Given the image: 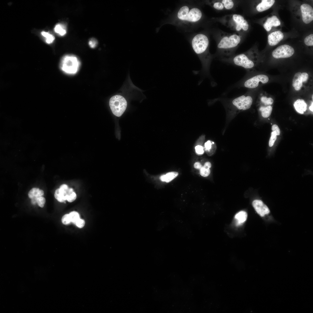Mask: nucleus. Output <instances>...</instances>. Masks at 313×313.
Listing matches in <instances>:
<instances>
[{
  "label": "nucleus",
  "mask_w": 313,
  "mask_h": 313,
  "mask_svg": "<svg viewBox=\"0 0 313 313\" xmlns=\"http://www.w3.org/2000/svg\"><path fill=\"white\" fill-rule=\"evenodd\" d=\"M252 205L256 212L261 217H264L270 213L267 206L261 200H254Z\"/></svg>",
  "instance_id": "nucleus-13"
},
{
  "label": "nucleus",
  "mask_w": 313,
  "mask_h": 313,
  "mask_svg": "<svg viewBox=\"0 0 313 313\" xmlns=\"http://www.w3.org/2000/svg\"><path fill=\"white\" fill-rule=\"evenodd\" d=\"M211 3L214 8L219 10H230L235 6L234 3L231 0H214Z\"/></svg>",
  "instance_id": "nucleus-11"
},
{
  "label": "nucleus",
  "mask_w": 313,
  "mask_h": 313,
  "mask_svg": "<svg viewBox=\"0 0 313 313\" xmlns=\"http://www.w3.org/2000/svg\"><path fill=\"white\" fill-rule=\"evenodd\" d=\"M54 30L55 32L61 36L64 35L66 33V30L64 26L61 23H58L56 25Z\"/></svg>",
  "instance_id": "nucleus-24"
},
{
  "label": "nucleus",
  "mask_w": 313,
  "mask_h": 313,
  "mask_svg": "<svg viewBox=\"0 0 313 313\" xmlns=\"http://www.w3.org/2000/svg\"><path fill=\"white\" fill-rule=\"evenodd\" d=\"M178 175V173L177 172H170L165 175L161 176L160 179L162 181L169 183L176 177Z\"/></svg>",
  "instance_id": "nucleus-21"
},
{
  "label": "nucleus",
  "mask_w": 313,
  "mask_h": 313,
  "mask_svg": "<svg viewBox=\"0 0 313 313\" xmlns=\"http://www.w3.org/2000/svg\"><path fill=\"white\" fill-rule=\"evenodd\" d=\"M242 40L241 34L220 32L217 40V52L215 56L221 60L234 56Z\"/></svg>",
  "instance_id": "nucleus-1"
},
{
  "label": "nucleus",
  "mask_w": 313,
  "mask_h": 313,
  "mask_svg": "<svg viewBox=\"0 0 313 313\" xmlns=\"http://www.w3.org/2000/svg\"><path fill=\"white\" fill-rule=\"evenodd\" d=\"M44 194L43 191L37 188H33L28 193L29 197L32 199L33 197L37 198L42 196Z\"/></svg>",
  "instance_id": "nucleus-22"
},
{
  "label": "nucleus",
  "mask_w": 313,
  "mask_h": 313,
  "mask_svg": "<svg viewBox=\"0 0 313 313\" xmlns=\"http://www.w3.org/2000/svg\"><path fill=\"white\" fill-rule=\"evenodd\" d=\"M268 81L269 78L267 76L259 74L242 79L236 86L238 87L253 89L257 88L262 84L267 83Z\"/></svg>",
  "instance_id": "nucleus-6"
},
{
  "label": "nucleus",
  "mask_w": 313,
  "mask_h": 313,
  "mask_svg": "<svg viewBox=\"0 0 313 313\" xmlns=\"http://www.w3.org/2000/svg\"><path fill=\"white\" fill-rule=\"evenodd\" d=\"M75 224L79 228H83L85 224L84 220L79 219L76 222Z\"/></svg>",
  "instance_id": "nucleus-37"
},
{
  "label": "nucleus",
  "mask_w": 313,
  "mask_h": 313,
  "mask_svg": "<svg viewBox=\"0 0 313 313\" xmlns=\"http://www.w3.org/2000/svg\"><path fill=\"white\" fill-rule=\"evenodd\" d=\"M230 29L239 33L246 32L249 28L247 21L242 15L231 14L217 18L215 20Z\"/></svg>",
  "instance_id": "nucleus-3"
},
{
  "label": "nucleus",
  "mask_w": 313,
  "mask_h": 313,
  "mask_svg": "<svg viewBox=\"0 0 313 313\" xmlns=\"http://www.w3.org/2000/svg\"><path fill=\"white\" fill-rule=\"evenodd\" d=\"M280 24V21L278 17L275 15H273L267 19L263 24V26L267 31L269 32L272 27L278 26Z\"/></svg>",
  "instance_id": "nucleus-16"
},
{
  "label": "nucleus",
  "mask_w": 313,
  "mask_h": 313,
  "mask_svg": "<svg viewBox=\"0 0 313 313\" xmlns=\"http://www.w3.org/2000/svg\"><path fill=\"white\" fill-rule=\"evenodd\" d=\"M35 200L36 202L38 205L41 207L43 208L45 205L46 200L45 198L42 196L39 197L37 198L33 197Z\"/></svg>",
  "instance_id": "nucleus-31"
},
{
  "label": "nucleus",
  "mask_w": 313,
  "mask_h": 313,
  "mask_svg": "<svg viewBox=\"0 0 313 313\" xmlns=\"http://www.w3.org/2000/svg\"><path fill=\"white\" fill-rule=\"evenodd\" d=\"M250 94L246 93L232 99L231 104L234 109L239 111L249 109L252 103L253 99Z\"/></svg>",
  "instance_id": "nucleus-8"
},
{
  "label": "nucleus",
  "mask_w": 313,
  "mask_h": 313,
  "mask_svg": "<svg viewBox=\"0 0 313 313\" xmlns=\"http://www.w3.org/2000/svg\"><path fill=\"white\" fill-rule=\"evenodd\" d=\"M296 111L301 114H303L307 109V104L305 101L302 99H298L294 104Z\"/></svg>",
  "instance_id": "nucleus-19"
},
{
  "label": "nucleus",
  "mask_w": 313,
  "mask_h": 313,
  "mask_svg": "<svg viewBox=\"0 0 313 313\" xmlns=\"http://www.w3.org/2000/svg\"><path fill=\"white\" fill-rule=\"evenodd\" d=\"M209 43L208 36L203 33H199L195 35L191 42L193 50L199 57L202 63L201 73L207 77L210 76V65L214 57L209 52Z\"/></svg>",
  "instance_id": "nucleus-2"
},
{
  "label": "nucleus",
  "mask_w": 313,
  "mask_h": 313,
  "mask_svg": "<svg viewBox=\"0 0 313 313\" xmlns=\"http://www.w3.org/2000/svg\"><path fill=\"white\" fill-rule=\"evenodd\" d=\"M275 2L274 0H262L256 6V9L259 12H263L270 8Z\"/></svg>",
  "instance_id": "nucleus-17"
},
{
  "label": "nucleus",
  "mask_w": 313,
  "mask_h": 313,
  "mask_svg": "<svg viewBox=\"0 0 313 313\" xmlns=\"http://www.w3.org/2000/svg\"><path fill=\"white\" fill-rule=\"evenodd\" d=\"M214 143V142H212L210 141H208L205 142L204 144V146L206 151H209L211 149L212 145Z\"/></svg>",
  "instance_id": "nucleus-35"
},
{
  "label": "nucleus",
  "mask_w": 313,
  "mask_h": 313,
  "mask_svg": "<svg viewBox=\"0 0 313 313\" xmlns=\"http://www.w3.org/2000/svg\"><path fill=\"white\" fill-rule=\"evenodd\" d=\"M210 173V168H206L203 166H202L200 169V173L201 175L203 177L208 176Z\"/></svg>",
  "instance_id": "nucleus-29"
},
{
  "label": "nucleus",
  "mask_w": 313,
  "mask_h": 313,
  "mask_svg": "<svg viewBox=\"0 0 313 313\" xmlns=\"http://www.w3.org/2000/svg\"><path fill=\"white\" fill-rule=\"evenodd\" d=\"M76 197L77 195L72 188H69L66 197V200L69 202H72L76 199Z\"/></svg>",
  "instance_id": "nucleus-26"
},
{
  "label": "nucleus",
  "mask_w": 313,
  "mask_h": 313,
  "mask_svg": "<svg viewBox=\"0 0 313 313\" xmlns=\"http://www.w3.org/2000/svg\"><path fill=\"white\" fill-rule=\"evenodd\" d=\"M302 19L303 21L306 24H308L313 20V9L308 4L304 3L300 7Z\"/></svg>",
  "instance_id": "nucleus-12"
},
{
  "label": "nucleus",
  "mask_w": 313,
  "mask_h": 313,
  "mask_svg": "<svg viewBox=\"0 0 313 313\" xmlns=\"http://www.w3.org/2000/svg\"><path fill=\"white\" fill-rule=\"evenodd\" d=\"M272 130L273 132H275L277 135H279L280 134V131L278 126L276 125H274L272 126Z\"/></svg>",
  "instance_id": "nucleus-39"
},
{
  "label": "nucleus",
  "mask_w": 313,
  "mask_h": 313,
  "mask_svg": "<svg viewBox=\"0 0 313 313\" xmlns=\"http://www.w3.org/2000/svg\"><path fill=\"white\" fill-rule=\"evenodd\" d=\"M309 77L308 74L306 72L301 73V79L303 83L306 82L308 80Z\"/></svg>",
  "instance_id": "nucleus-38"
},
{
  "label": "nucleus",
  "mask_w": 313,
  "mask_h": 313,
  "mask_svg": "<svg viewBox=\"0 0 313 313\" xmlns=\"http://www.w3.org/2000/svg\"><path fill=\"white\" fill-rule=\"evenodd\" d=\"M41 34L42 36L46 38V41L48 44L52 43L55 39L54 36L48 32L43 31Z\"/></svg>",
  "instance_id": "nucleus-25"
},
{
  "label": "nucleus",
  "mask_w": 313,
  "mask_h": 313,
  "mask_svg": "<svg viewBox=\"0 0 313 313\" xmlns=\"http://www.w3.org/2000/svg\"><path fill=\"white\" fill-rule=\"evenodd\" d=\"M196 152L199 154H202L204 153L203 147L201 145H198L195 147Z\"/></svg>",
  "instance_id": "nucleus-36"
},
{
  "label": "nucleus",
  "mask_w": 313,
  "mask_h": 313,
  "mask_svg": "<svg viewBox=\"0 0 313 313\" xmlns=\"http://www.w3.org/2000/svg\"><path fill=\"white\" fill-rule=\"evenodd\" d=\"M69 189L67 185L65 184L61 185L60 188L55 191L54 196L55 199L59 202H65L66 200Z\"/></svg>",
  "instance_id": "nucleus-14"
},
{
  "label": "nucleus",
  "mask_w": 313,
  "mask_h": 313,
  "mask_svg": "<svg viewBox=\"0 0 313 313\" xmlns=\"http://www.w3.org/2000/svg\"><path fill=\"white\" fill-rule=\"evenodd\" d=\"M272 110V107L270 105L266 107L261 106L259 109L262 116L264 118H267L271 115Z\"/></svg>",
  "instance_id": "nucleus-23"
},
{
  "label": "nucleus",
  "mask_w": 313,
  "mask_h": 313,
  "mask_svg": "<svg viewBox=\"0 0 313 313\" xmlns=\"http://www.w3.org/2000/svg\"><path fill=\"white\" fill-rule=\"evenodd\" d=\"M81 63L78 58L73 55H66L62 58L60 67L64 73L69 74H74L79 70Z\"/></svg>",
  "instance_id": "nucleus-5"
},
{
  "label": "nucleus",
  "mask_w": 313,
  "mask_h": 313,
  "mask_svg": "<svg viewBox=\"0 0 313 313\" xmlns=\"http://www.w3.org/2000/svg\"><path fill=\"white\" fill-rule=\"evenodd\" d=\"M176 225V232L179 235L190 238L193 236L191 226L188 221H183Z\"/></svg>",
  "instance_id": "nucleus-10"
},
{
  "label": "nucleus",
  "mask_w": 313,
  "mask_h": 313,
  "mask_svg": "<svg viewBox=\"0 0 313 313\" xmlns=\"http://www.w3.org/2000/svg\"><path fill=\"white\" fill-rule=\"evenodd\" d=\"M90 46L92 48H95L98 44V42L97 40L94 38L91 39L88 42Z\"/></svg>",
  "instance_id": "nucleus-34"
},
{
  "label": "nucleus",
  "mask_w": 313,
  "mask_h": 313,
  "mask_svg": "<svg viewBox=\"0 0 313 313\" xmlns=\"http://www.w3.org/2000/svg\"><path fill=\"white\" fill-rule=\"evenodd\" d=\"M301 76V73L298 72L295 74L293 79L292 85L296 91L300 90L303 85Z\"/></svg>",
  "instance_id": "nucleus-18"
},
{
  "label": "nucleus",
  "mask_w": 313,
  "mask_h": 313,
  "mask_svg": "<svg viewBox=\"0 0 313 313\" xmlns=\"http://www.w3.org/2000/svg\"><path fill=\"white\" fill-rule=\"evenodd\" d=\"M293 48L288 45H283L279 46L272 52V56L276 59L289 57L294 53Z\"/></svg>",
  "instance_id": "nucleus-9"
},
{
  "label": "nucleus",
  "mask_w": 313,
  "mask_h": 313,
  "mask_svg": "<svg viewBox=\"0 0 313 313\" xmlns=\"http://www.w3.org/2000/svg\"><path fill=\"white\" fill-rule=\"evenodd\" d=\"M203 166L206 168H210L211 167V164L210 162H207L205 163Z\"/></svg>",
  "instance_id": "nucleus-41"
},
{
  "label": "nucleus",
  "mask_w": 313,
  "mask_h": 313,
  "mask_svg": "<svg viewBox=\"0 0 313 313\" xmlns=\"http://www.w3.org/2000/svg\"><path fill=\"white\" fill-rule=\"evenodd\" d=\"M304 42L305 44L307 46H313V34H311L307 36L305 39Z\"/></svg>",
  "instance_id": "nucleus-30"
},
{
  "label": "nucleus",
  "mask_w": 313,
  "mask_h": 313,
  "mask_svg": "<svg viewBox=\"0 0 313 313\" xmlns=\"http://www.w3.org/2000/svg\"><path fill=\"white\" fill-rule=\"evenodd\" d=\"M248 217L247 213L244 211H240L235 216V219L236 221V225L238 226L243 223L247 220Z\"/></svg>",
  "instance_id": "nucleus-20"
},
{
  "label": "nucleus",
  "mask_w": 313,
  "mask_h": 313,
  "mask_svg": "<svg viewBox=\"0 0 313 313\" xmlns=\"http://www.w3.org/2000/svg\"><path fill=\"white\" fill-rule=\"evenodd\" d=\"M109 104L113 114L119 117L123 114L126 109L127 102L123 96L116 95L112 97L110 99Z\"/></svg>",
  "instance_id": "nucleus-7"
},
{
  "label": "nucleus",
  "mask_w": 313,
  "mask_h": 313,
  "mask_svg": "<svg viewBox=\"0 0 313 313\" xmlns=\"http://www.w3.org/2000/svg\"><path fill=\"white\" fill-rule=\"evenodd\" d=\"M284 37L283 33L280 31L272 32L268 36V43L270 46H275L281 41Z\"/></svg>",
  "instance_id": "nucleus-15"
},
{
  "label": "nucleus",
  "mask_w": 313,
  "mask_h": 313,
  "mask_svg": "<svg viewBox=\"0 0 313 313\" xmlns=\"http://www.w3.org/2000/svg\"><path fill=\"white\" fill-rule=\"evenodd\" d=\"M202 167L201 164L199 162L195 163L194 165V167L196 169H200Z\"/></svg>",
  "instance_id": "nucleus-40"
},
{
  "label": "nucleus",
  "mask_w": 313,
  "mask_h": 313,
  "mask_svg": "<svg viewBox=\"0 0 313 313\" xmlns=\"http://www.w3.org/2000/svg\"><path fill=\"white\" fill-rule=\"evenodd\" d=\"M69 215L71 222L75 224L76 222L80 219L79 213L76 211L70 212L69 214Z\"/></svg>",
  "instance_id": "nucleus-27"
},
{
  "label": "nucleus",
  "mask_w": 313,
  "mask_h": 313,
  "mask_svg": "<svg viewBox=\"0 0 313 313\" xmlns=\"http://www.w3.org/2000/svg\"><path fill=\"white\" fill-rule=\"evenodd\" d=\"M261 101L265 105L272 104L273 103V99L270 97L267 98L265 96H262L260 98Z\"/></svg>",
  "instance_id": "nucleus-28"
},
{
  "label": "nucleus",
  "mask_w": 313,
  "mask_h": 313,
  "mask_svg": "<svg viewBox=\"0 0 313 313\" xmlns=\"http://www.w3.org/2000/svg\"><path fill=\"white\" fill-rule=\"evenodd\" d=\"M277 138V135L274 132H272L271 133V136L269 142V146H272Z\"/></svg>",
  "instance_id": "nucleus-33"
},
{
  "label": "nucleus",
  "mask_w": 313,
  "mask_h": 313,
  "mask_svg": "<svg viewBox=\"0 0 313 313\" xmlns=\"http://www.w3.org/2000/svg\"><path fill=\"white\" fill-rule=\"evenodd\" d=\"M177 18L179 20L191 23L199 21L202 17L201 10L196 7H190L187 6H182L177 13Z\"/></svg>",
  "instance_id": "nucleus-4"
},
{
  "label": "nucleus",
  "mask_w": 313,
  "mask_h": 313,
  "mask_svg": "<svg viewBox=\"0 0 313 313\" xmlns=\"http://www.w3.org/2000/svg\"><path fill=\"white\" fill-rule=\"evenodd\" d=\"M61 221L62 223L64 225H68L71 222L69 216V214H66L63 216Z\"/></svg>",
  "instance_id": "nucleus-32"
},
{
  "label": "nucleus",
  "mask_w": 313,
  "mask_h": 313,
  "mask_svg": "<svg viewBox=\"0 0 313 313\" xmlns=\"http://www.w3.org/2000/svg\"><path fill=\"white\" fill-rule=\"evenodd\" d=\"M313 102H312L311 106L309 107V109H310V110L311 111H312V112H313Z\"/></svg>",
  "instance_id": "nucleus-42"
}]
</instances>
